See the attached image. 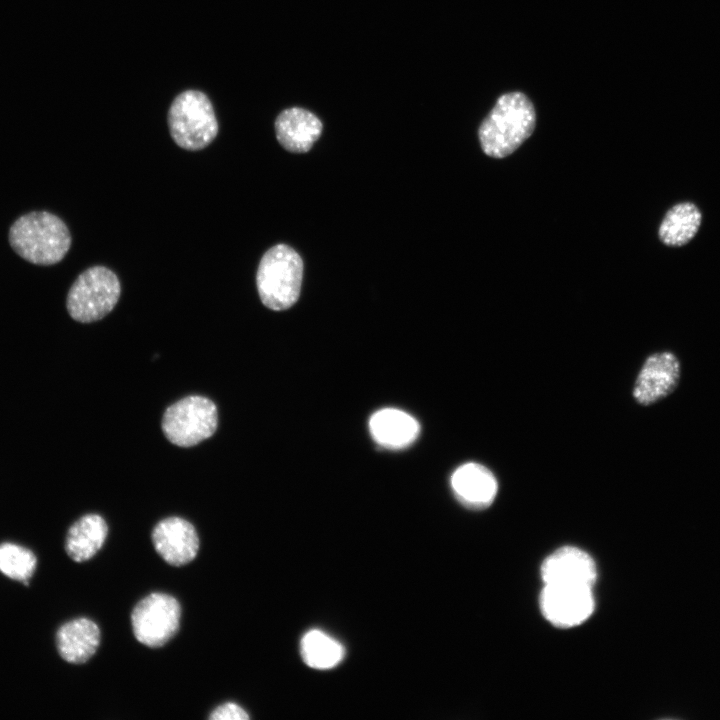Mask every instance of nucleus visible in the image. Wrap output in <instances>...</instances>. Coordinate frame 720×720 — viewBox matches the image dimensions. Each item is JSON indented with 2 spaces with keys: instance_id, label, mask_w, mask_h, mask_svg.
I'll use <instances>...</instances> for the list:
<instances>
[{
  "instance_id": "1",
  "label": "nucleus",
  "mask_w": 720,
  "mask_h": 720,
  "mask_svg": "<svg viewBox=\"0 0 720 720\" xmlns=\"http://www.w3.org/2000/svg\"><path fill=\"white\" fill-rule=\"evenodd\" d=\"M536 112L520 91L501 95L481 123L478 136L483 152L493 158L512 154L534 131Z\"/></svg>"
},
{
  "instance_id": "2",
  "label": "nucleus",
  "mask_w": 720,
  "mask_h": 720,
  "mask_svg": "<svg viewBox=\"0 0 720 720\" xmlns=\"http://www.w3.org/2000/svg\"><path fill=\"white\" fill-rule=\"evenodd\" d=\"M8 238L20 257L36 265L60 262L71 246L66 224L47 211H33L20 216L11 225Z\"/></svg>"
},
{
  "instance_id": "3",
  "label": "nucleus",
  "mask_w": 720,
  "mask_h": 720,
  "mask_svg": "<svg viewBox=\"0 0 720 720\" xmlns=\"http://www.w3.org/2000/svg\"><path fill=\"white\" fill-rule=\"evenodd\" d=\"M303 262L298 253L285 244L271 247L262 256L256 275L261 302L280 311L291 307L299 298Z\"/></svg>"
},
{
  "instance_id": "4",
  "label": "nucleus",
  "mask_w": 720,
  "mask_h": 720,
  "mask_svg": "<svg viewBox=\"0 0 720 720\" xmlns=\"http://www.w3.org/2000/svg\"><path fill=\"white\" fill-rule=\"evenodd\" d=\"M168 126L174 142L191 151L205 148L218 134L212 103L198 90H187L175 97L168 111Z\"/></svg>"
},
{
  "instance_id": "5",
  "label": "nucleus",
  "mask_w": 720,
  "mask_h": 720,
  "mask_svg": "<svg viewBox=\"0 0 720 720\" xmlns=\"http://www.w3.org/2000/svg\"><path fill=\"white\" fill-rule=\"evenodd\" d=\"M121 285L117 275L105 266H92L74 281L66 299L69 315L78 322L91 323L105 317L117 304Z\"/></svg>"
},
{
  "instance_id": "6",
  "label": "nucleus",
  "mask_w": 720,
  "mask_h": 720,
  "mask_svg": "<svg viewBox=\"0 0 720 720\" xmlns=\"http://www.w3.org/2000/svg\"><path fill=\"white\" fill-rule=\"evenodd\" d=\"M218 425L215 403L201 395H189L170 405L161 427L165 437L179 447H191L210 438Z\"/></svg>"
},
{
  "instance_id": "7",
  "label": "nucleus",
  "mask_w": 720,
  "mask_h": 720,
  "mask_svg": "<svg viewBox=\"0 0 720 720\" xmlns=\"http://www.w3.org/2000/svg\"><path fill=\"white\" fill-rule=\"evenodd\" d=\"M181 606L178 600L162 592L151 593L133 608L131 625L135 638L145 646L165 645L177 633Z\"/></svg>"
},
{
  "instance_id": "8",
  "label": "nucleus",
  "mask_w": 720,
  "mask_h": 720,
  "mask_svg": "<svg viewBox=\"0 0 720 720\" xmlns=\"http://www.w3.org/2000/svg\"><path fill=\"white\" fill-rule=\"evenodd\" d=\"M539 605L545 619L559 628H571L585 622L593 613L592 588L544 584Z\"/></svg>"
},
{
  "instance_id": "9",
  "label": "nucleus",
  "mask_w": 720,
  "mask_h": 720,
  "mask_svg": "<svg viewBox=\"0 0 720 720\" xmlns=\"http://www.w3.org/2000/svg\"><path fill=\"white\" fill-rule=\"evenodd\" d=\"M679 378L680 363L672 352L653 353L638 374L633 397L641 405H651L673 392Z\"/></svg>"
},
{
  "instance_id": "10",
  "label": "nucleus",
  "mask_w": 720,
  "mask_h": 720,
  "mask_svg": "<svg viewBox=\"0 0 720 720\" xmlns=\"http://www.w3.org/2000/svg\"><path fill=\"white\" fill-rule=\"evenodd\" d=\"M544 584L592 588L597 579L596 564L585 551L564 546L549 555L541 566Z\"/></svg>"
},
{
  "instance_id": "11",
  "label": "nucleus",
  "mask_w": 720,
  "mask_h": 720,
  "mask_svg": "<svg viewBox=\"0 0 720 720\" xmlns=\"http://www.w3.org/2000/svg\"><path fill=\"white\" fill-rule=\"evenodd\" d=\"M152 542L158 554L172 566H183L197 556L199 536L186 519L168 517L159 521L152 531Z\"/></svg>"
},
{
  "instance_id": "12",
  "label": "nucleus",
  "mask_w": 720,
  "mask_h": 720,
  "mask_svg": "<svg viewBox=\"0 0 720 720\" xmlns=\"http://www.w3.org/2000/svg\"><path fill=\"white\" fill-rule=\"evenodd\" d=\"M451 486L457 499L472 509H483L491 505L498 490L493 473L474 462L462 464L453 472Z\"/></svg>"
},
{
  "instance_id": "13",
  "label": "nucleus",
  "mask_w": 720,
  "mask_h": 720,
  "mask_svg": "<svg viewBox=\"0 0 720 720\" xmlns=\"http://www.w3.org/2000/svg\"><path fill=\"white\" fill-rule=\"evenodd\" d=\"M278 142L293 153H304L311 149L322 132L320 119L312 112L292 107L283 110L275 120Z\"/></svg>"
},
{
  "instance_id": "14",
  "label": "nucleus",
  "mask_w": 720,
  "mask_h": 720,
  "mask_svg": "<svg viewBox=\"0 0 720 720\" xmlns=\"http://www.w3.org/2000/svg\"><path fill=\"white\" fill-rule=\"evenodd\" d=\"M369 430L380 446L402 449L416 440L420 426L410 414L395 408H384L371 416Z\"/></svg>"
},
{
  "instance_id": "15",
  "label": "nucleus",
  "mask_w": 720,
  "mask_h": 720,
  "mask_svg": "<svg viewBox=\"0 0 720 720\" xmlns=\"http://www.w3.org/2000/svg\"><path fill=\"white\" fill-rule=\"evenodd\" d=\"M101 640L98 625L88 618H77L63 624L56 633V645L63 660L72 664L88 661Z\"/></svg>"
},
{
  "instance_id": "16",
  "label": "nucleus",
  "mask_w": 720,
  "mask_h": 720,
  "mask_svg": "<svg viewBox=\"0 0 720 720\" xmlns=\"http://www.w3.org/2000/svg\"><path fill=\"white\" fill-rule=\"evenodd\" d=\"M107 535L105 519L96 513L86 514L69 528L65 550L73 561H87L102 548Z\"/></svg>"
},
{
  "instance_id": "17",
  "label": "nucleus",
  "mask_w": 720,
  "mask_h": 720,
  "mask_svg": "<svg viewBox=\"0 0 720 720\" xmlns=\"http://www.w3.org/2000/svg\"><path fill=\"white\" fill-rule=\"evenodd\" d=\"M702 222V213L692 202H680L673 205L663 217L658 237L669 247H682L697 234Z\"/></svg>"
},
{
  "instance_id": "18",
  "label": "nucleus",
  "mask_w": 720,
  "mask_h": 720,
  "mask_svg": "<svg viewBox=\"0 0 720 720\" xmlns=\"http://www.w3.org/2000/svg\"><path fill=\"white\" fill-rule=\"evenodd\" d=\"M342 645L320 630L307 632L301 640V655L304 662L315 669H329L343 658Z\"/></svg>"
},
{
  "instance_id": "19",
  "label": "nucleus",
  "mask_w": 720,
  "mask_h": 720,
  "mask_svg": "<svg viewBox=\"0 0 720 720\" xmlns=\"http://www.w3.org/2000/svg\"><path fill=\"white\" fill-rule=\"evenodd\" d=\"M37 565L34 553L14 543L0 544V572L28 585Z\"/></svg>"
},
{
  "instance_id": "20",
  "label": "nucleus",
  "mask_w": 720,
  "mask_h": 720,
  "mask_svg": "<svg viewBox=\"0 0 720 720\" xmlns=\"http://www.w3.org/2000/svg\"><path fill=\"white\" fill-rule=\"evenodd\" d=\"M249 718L248 713L240 705L233 702L219 705L209 715L211 720H246Z\"/></svg>"
}]
</instances>
